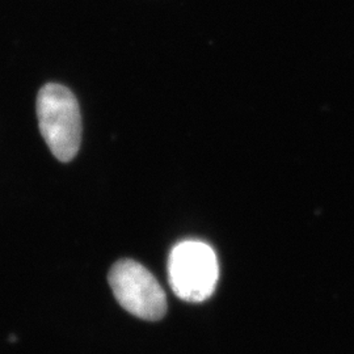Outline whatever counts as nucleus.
I'll return each mask as SVG.
<instances>
[{"label": "nucleus", "mask_w": 354, "mask_h": 354, "mask_svg": "<svg viewBox=\"0 0 354 354\" xmlns=\"http://www.w3.org/2000/svg\"><path fill=\"white\" fill-rule=\"evenodd\" d=\"M39 131L53 155L61 162L76 156L82 140V115L75 95L62 84L49 83L37 95Z\"/></svg>", "instance_id": "nucleus-1"}, {"label": "nucleus", "mask_w": 354, "mask_h": 354, "mask_svg": "<svg viewBox=\"0 0 354 354\" xmlns=\"http://www.w3.org/2000/svg\"><path fill=\"white\" fill-rule=\"evenodd\" d=\"M168 279L180 299L190 304L206 301L214 292L219 279L214 250L203 241H180L168 257Z\"/></svg>", "instance_id": "nucleus-2"}, {"label": "nucleus", "mask_w": 354, "mask_h": 354, "mask_svg": "<svg viewBox=\"0 0 354 354\" xmlns=\"http://www.w3.org/2000/svg\"><path fill=\"white\" fill-rule=\"evenodd\" d=\"M114 297L127 313L149 322L165 317L167 298L151 272L134 260H120L109 272Z\"/></svg>", "instance_id": "nucleus-3"}]
</instances>
